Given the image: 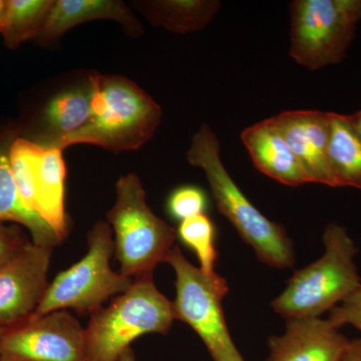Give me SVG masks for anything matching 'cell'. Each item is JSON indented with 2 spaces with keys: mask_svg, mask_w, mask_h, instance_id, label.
Masks as SVG:
<instances>
[{
  "mask_svg": "<svg viewBox=\"0 0 361 361\" xmlns=\"http://www.w3.org/2000/svg\"><path fill=\"white\" fill-rule=\"evenodd\" d=\"M115 205L106 214L115 233V254L120 271L135 279L153 275L174 247L177 230L149 209L146 191L137 175H123L116 185Z\"/></svg>",
  "mask_w": 361,
  "mask_h": 361,
  "instance_id": "cell-5",
  "label": "cell"
},
{
  "mask_svg": "<svg viewBox=\"0 0 361 361\" xmlns=\"http://www.w3.org/2000/svg\"><path fill=\"white\" fill-rule=\"evenodd\" d=\"M360 21L361 0H294L289 56L310 71L337 65Z\"/></svg>",
  "mask_w": 361,
  "mask_h": 361,
  "instance_id": "cell-8",
  "label": "cell"
},
{
  "mask_svg": "<svg viewBox=\"0 0 361 361\" xmlns=\"http://www.w3.org/2000/svg\"><path fill=\"white\" fill-rule=\"evenodd\" d=\"M350 118L351 123H353V128H355L356 134L361 139V111H357L355 115L349 116Z\"/></svg>",
  "mask_w": 361,
  "mask_h": 361,
  "instance_id": "cell-27",
  "label": "cell"
},
{
  "mask_svg": "<svg viewBox=\"0 0 361 361\" xmlns=\"http://www.w3.org/2000/svg\"><path fill=\"white\" fill-rule=\"evenodd\" d=\"M27 242L30 241L20 226L0 223V267L8 262Z\"/></svg>",
  "mask_w": 361,
  "mask_h": 361,
  "instance_id": "cell-25",
  "label": "cell"
},
{
  "mask_svg": "<svg viewBox=\"0 0 361 361\" xmlns=\"http://www.w3.org/2000/svg\"><path fill=\"white\" fill-rule=\"evenodd\" d=\"M174 320L173 302L158 290L153 275L135 278L127 291L90 314L87 361H118L135 339L167 334Z\"/></svg>",
  "mask_w": 361,
  "mask_h": 361,
  "instance_id": "cell-3",
  "label": "cell"
},
{
  "mask_svg": "<svg viewBox=\"0 0 361 361\" xmlns=\"http://www.w3.org/2000/svg\"><path fill=\"white\" fill-rule=\"evenodd\" d=\"M273 118L311 183L336 187L329 159L330 113L286 111Z\"/></svg>",
  "mask_w": 361,
  "mask_h": 361,
  "instance_id": "cell-11",
  "label": "cell"
},
{
  "mask_svg": "<svg viewBox=\"0 0 361 361\" xmlns=\"http://www.w3.org/2000/svg\"><path fill=\"white\" fill-rule=\"evenodd\" d=\"M54 0H7L1 35L4 45L16 49L23 42L37 39Z\"/></svg>",
  "mask_w": 361,
  "mask_h": 361,
  "instance_id": "cell-20",
  "label": "cell"
},
{
  "mask_svg": "<svg viewBox=\"0 0 361 361\" xmlns=\"http://www.w3.org/2000/svg\"><path fill=\"white\" fill-rule=\"evenodd\" d=\"M190 165L205 173L218 210L252 246L261 262L285 269L295 263L293 246L281 225L266 218L237 186L221 160L220 142L208 123L192 137Z\"/></svg>",
  "mask_w": 361,
  "mask_h": 361,
  "instance_id": "cell-2",
  "label": "cell"
},
{
  "mask_svg": "<svg viewBox=\"0 0 361 361\" xmlns=\"http://www.w3.org/2000/svg\"><path fill=\"white\" fill-rule=\"evenodd\" d=\"M7 9V0H0V33L4 27V18H6Z\"/></svg>",
  "mask_w": 361,
  "mask_h": 361,
  "instance_id": "cell-28",
  "label": "cell"
},
{
  "mask_svg": "<svg viewBox=\"0 0 361 361\" xmlns=\"http://www.w3.org/2000/svg\"><path fill=\"white\" fill-rule=\"evenodd\" d=\"M266 361H341L350 344L329 319L292 318L286 331L271 336Z\"/></svg>",
  "mask_w": 361,
  "mask_h": 361,
  "instance_id": "cell-12",
  "label": "cell"
},
{
  "mask_svg": "<svg viewBox=\"0 0 361 361\" xmlns=\"http://www.w3.org/2000/svg\"><path fill=\"white\" fill-rule=\"evenodd\" d=\"M329 159L336 187L361 190V139L349 115L330 113Z\"/></svg>",
  "mask_w": 361,
  "mask_h": 361,
  "instance_id": "cell-19",
  "label": "cell"
},
{
  "mask_svg": "<svg viewBox=\"0 0 361 361\" xmlns=\"http://www.w3.org/2000/svg\"><path fill=\"white\" fill-rule=\"evenodd\" d=\"M2 334H4V329H0V339H1Z\"/></svg>",
  "mask_w": 361,
  "mask_h": 361,
  "instance_id": "cell-30",
  "label": "cell"
},
{
  "mask_svg": "<svg viewBox=\"0 0 361 361\" xmlns=\"http://www.w3.org/2000/svg\"><path fill=\"white\" fill-rule=\"evenodd\" d=\"M92 113L82 129L66 135L56 148L92 145L121 153L144 146L155 135L161 108L146 90L123 75H90Z\"/></svg>",
  "mask_w": 361,
  "mask_h": 361,
  "instance_id": "cell-1",
  "label": "cell"
},
{
  "mask_svg": "<svg viewBox=\"0 0 361 361\" xmlns=\"http://www.w3.org/2000/svg\"><path fill=\"white\" fill-rule=\"evenodd\" d=\"M118 361H137L135 360V355L133 349L129 348L127 351H125Z\"/></svg>",
  "mask_w": 361,
  "mask_h": 361,
  "instance_id": "cell-29",
  "label": "cell"
},
{
  "mask_svg": "<svg viewBox=\"0 0 361 361\" xmlns=\"http://www.w3.org/2000/svg\"><path fill=\"white\" fill-rule=\"evenodd\" d=\"M66 176L63 149L44 147L35 177L37 212L42 220L51 226L61 241L68 234L65 207Z\"/></svg>",
  "mask_w": 361,
  "mask_h": 361,
  "instance_id": "cell-17",
  "label": "cell"
},
{
  "mask_svg": "<svg viewBox=\"0 0 361 361\" xmlns=\"http://www.w3.org/2000/svg\"><path fill=\"white\" fill-rule=\"evenodd\" d=\"M165 262L176 275L175 319L187 323L205 344L214 361H245L228 330L222 301L229 291L225 278L208 275L175 246Z\"/></svg>",
  "mask_w": 361,
  "mask_h": 361,
  "instance_id": "cell-7",
  "label": "cell"
},
{
  "mask_svg": "<svg viewBox=\"0 0 361 361\" xmlns=\"http://www.w3.org/2000/svg\"><path fill=\"white\" fill-rule=\"evenodd\" d=\"M341 361H361V338L350 341L348 351Z\"/></svg>",
  "mask_w": 361,
  "mask_h": 361,
  "instance_id": "cell-26",
  "label": "cell"
},
{
  "mask_svg": "<svg viewBox=\"0 0 361 361\" xmlns=\"http://www.w3.org/2000/svg\"><path fill=\"white\" fill-rule=\"evenodd\" d=\"M0 361H87L85 329L58 310L4 329Z\"/></svg>",
  "mask_w": 361,
  "mask_h": 361,
  "instance_id": "cell-9",
  "label": "cell"
},
{
  "mask_svg": "<svg viewBox=\"0 0 361 361\" xmlns=\"http://www.w3.org/2000/svg\"><path fill=\"white\" fill-rule=\"evenodd\" d=\"M241 140L254 166L262 174L286 186L311 183L310 176L285 141L273 116L242 130Z\"/></svg>",
  "mask_w": 361,
  "mask_h": 361,
  "instance_id": "cell-13",
  "label": "cell"
},
{
  "mask_svg": "<svg viewBox=\"0 0 361 361\" xmlns=\"http://www.w3.org/2000/svg\"><path fill=\"white\" fill-rule=\"evenodd\" d=\"M135 6L154 26L169 32H199L206 27L220 11L216 0H149L135 2Z\"/></svg>",
  "mask_w": 361,
  "mask_h": 361,
  "instance_id": "cell-18",
  "label": "cell"
},
{
  "mask_svg": "<svg viewBox=\"0 0 361 361\" xmlns=\"http://www.w3.org/2000/svg\"><path fill=\"white\" fill-rule=\"evenodd\" d=\"M42 149L44 147L20 135L14 140L9 154L11 171L21 201L26 208L37 214L35 177Z\"/></svg>",
  "mask_w": 361,
  "mask_h": 361,
  "instance_id": "cell-21",
  "label": "cell"
},
{
  "mask_svg": "<svg viewBox=\"0 0 361 361\" xmlns=\"http://www.w3.org/2000/svg\"><path fill=\"white\" fill-rule=\"evenodd\" d=\"M322 257L297 271L285 290L272 302L275 312L287 319L319 317L361 285L355 257V242L348 230L330 223L323 233Z\"/></svg>",
  "mask_w": 361,
  "mask_h": 361,
  "instance_id": "cell-4",
  "label": "cell"
},
{
  "mask_svg": "<svg viewBox=\"0 0 361 361\" xmlns=\"http://www.w3.org/2000/svg\"><path fill=\"white\" fill-rule=\"evenodd\" d=\"M177 236L195 252L204 273L216 274L218 252L215 247V227L208 216L200 214L182 221L178 227Z\"/></svg>",
  "mask_w": 361,
  "mask_h": 361,
  "instance_id": "cell-22",
  "label": "cell"
},
{
  "mask_svg": "<svg viewBox=\"0 0 361 361\" xmlns=\"http://www.w3.org/2000/svg\"><path fill=\"white\" fill-rule=\"evenodd\" d=\"M21 135L20 128L9 126L0 130V223L11 222L26 228L32 243L49 247L61 243L54 229L21 201L11 167V146Z\"/></svg>",
  "mask_w": 361,
  "mask_h": 361,
  "instance_id": "cell-16",
  "label": "cell"
},
{
  "mask_svg": "<svg viewBox=\"0 0 361 361\" xmlns=\"http://www.w3.org/2000/svg\"><path fill=\"white\" fill-rule=\"evenodd\" d=\"M52 248L27 242L0 267V329L32 317L49 287Z\"/></svg>",
  "mask_w": 361,
  "mask_h": 361,
  "instance_id": "cell-10",
  "label": "cell"
},
{
  "mask_svg": "<svg viewBox=\"0 0 361 361\" xmlns=\"http://www.w3.org/2000/svg\"><path fill=\"white\" fill-rule=\"evenodd\" d=\"M329 320L337 329L348 324L361 332V285L330 311Z\"/></svg>",
  "mask_w": 361,
  "mask_h": 361,
  "instance_id": "cell-24",
  "label": "cell"
},
{
  "mask_svg": "<svg viewBox=\"0 0 361 361\" xmlns=\"http://www.w3.org/2000/svg\"><path fill=\"white\" fill-rule=\"evenodd\" d=\"M207 206L206 195L195 186L178 188L168 199V211L174 219L182 221L204 214Z\"/></svg>",
  "mask_w": 361,
  "mask_h": 361,
  "instance_id": "cell-23",
  "label": "cell"
},
{
  "mask_svg": "<svg viewBox=\"0 0 361 361\" xmlns=\"http://www.w3.org/2000/svg\"><path fill=\"white\" fill-rule=\"evenodd\" d=\"M92 94L89 75L85 82L52 97L42 111L39 129L32 141L44 148H56L63 137L82 129L92 118Z\"/></svg>",
  "mask_w": 361,
  "mask_h": 361,
  "instance_id": "cell-15",
  "label": "cell"
},
{
  "mask_svg": "<svg viewBox=\"0 0 361 361\" xmlns=\"http://www.w3.org/2000/svg\"><path fill=\"white\" fill-rule=\"evenodd\" d=\"M113 20L130 37H141L142 26L121 0H54L37 40L52 44L75 26L94 20Z\"/></svg>",
  "mask_w": 361,
  "mask_h": 361,
  "instance_id": "cell-14",
  "label": "cell"
},
{
  "mask_svg": "<svg viewBox=\"0 0 361 361\" xmlns=\"http://www.w3.org/2000/svg\"><path fill=\"white\" fill-rule=\"evenodd\" d=\"M87 241L84 257L52 280L30 318L70 310L80 314H92L111 297L120 295L132 286L134 279L111 268L115 240L110 224L104 221L97 222L90 230Z\"/></svg>",
  "mask_w": 361,
  "mask_h": 361,
  "instance_id": "cell-6",
  "label": "cell"
}]
</instances>
